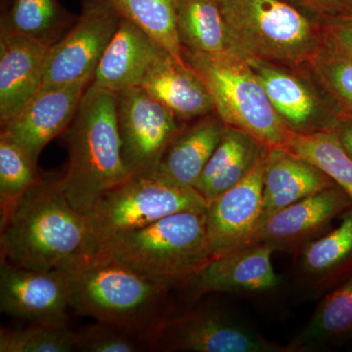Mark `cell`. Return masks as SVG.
<instances>
[{
	"instance_id": "1",
	"label": "cell",
	"mask_w": 352,
	"mask_h": 352,
	"mask_svg": "<svg viewBox=\"0 0 352 352\" xmlns=\"http://www.w3.org/2000/svg\"><path fill=\"white\" fill-rule=\"evenodd\" d=\"M1 258L30 270H62L87 256L85 214L73 207L61 177L43 179L0 220Z\"/></svg>"
},
{
	"instance_id": "2",
	"label": "cell",
	"mask_w": 352,
	"mask_h": 352,
	"mask_svg": "<svg viewBox=\"0 0 352 352\" xmlns=\"http://www.w3.org/2000/svg\"><path fill=\"white\" fill-rule=\"evenodd\" d=\"M62 270L76 314L140 333L147 340L170 317V285L94 256L78 259Z\"/></svg>"
},
{
	"instance_id": "3",
	"label": "cell",
	"mask_w": 352,
	"mask_h": 352,
	"mask_svg": "<svg viewBox=\"0 0 352 352\" xmlns=\"http://www.w3.org/2000/svg\"><path fill=\"white\" fill-rule=\"evenodd\" d=\"M66 131L69 163L62 186L73 207L87 214L106 191L129 177L122 157L117 94L89 85Z\"/></svg>"
},
{
	"instance_id": "4",
	"label": "cell",
	"mask_w": 352,
	"mask_h": 352,
	"mask_svg": "<svg viewBox=\"0 0 352 352\" xmlns=\"http://www.w3.org/2000/svg\"><path fill=\"white\" fill-rule=\"evenodd\" d=\"M157 281L187 284L212 258L207 210H186L120 234L90 254Z\"/></svg>"
},
{
	"instance_id": "5",
	"label": "cell",
	"mask_w": 352,
	"mask_h": 352,
	"mask_svg": "<svg viewBox=\"0 0 352 352\" xmlns=\"http://www.w3.org/2000/svg\"><path fill=\"white\" fill-rule=\"evenodd\" d=\"M229 50L247 60L307 63L324 44L323 23L287 0H217Z\"/></svg>"
},
{
	"instance_id": "6",
	"label": "cell",
	"mask_w": 352,
	"mask_h": 352,
	"mask_svg": "<svg viewBox=\"0 0 352 352\" xmlns=\"http://www.w3.org/2000/svg\"><path fill=\"white\" fill-rule=\"evenodd\" d=\"M183 59L200 76L226 126L240 129L266 147H286L292 132L277 115L249 60L231 50L194 52Z\"/></svg>"
},
{
	"instance_id": "7",
	"label": "cell",
	"mask_w": 352,
	"mask_h": 352,
	"mask_svg": "<svg viewBox=\"0 0 352 352\" xmlns=\"http://www.w3.org/2000/svg\"><path fill=\"white\" fill-rule=\"evenodd\" d=\"M207 208V200L194 187L177 184L157 173L129 176L106 191L85 214L87 256L120 234L168 215Z\"/></svg>"
},
{
	"instance_id": "8",
	"label": "cell",
	"mask_w": 352,
	"mask_h": 352,
	"mask_svg": "<svg viewBox=\"0 0 352 352\" xmlns=\"http://www.w3.org/2000/svg\"><path fill=\"white\" fill-rule=\"evenodd\" d=\"M249 62L273 108L292 133L333 131L344 118L309 62L296 65Z\"/></svg>"
},
{
	"instance_id": "9",
	"label": "cell",
	"mask_w": 352,
	"mask_h": 352,
	"mask_svg": "<svg viewBox=\"0 0 352 352\" xmlns=\"http://www.w3.org/2000/svg\"><path fill=\"white\" fill-rule=\"evenodd\" d=\"M157 351L296 352L247 327L222 310L210 307L168 317L148 338Z\"/></svg>"
},
{
	"instance_id": "10",
	"label": "cell",
	"mask_w": 352,
	"mask_h": 352,
	"mask_svg": "<svg viewBox=\"0 0 352 352\" xmlns=\"http://www.w3.org/2000/svg\"><path fill=\"white\" fill-rule=\"evenodd\" d=\"M122 157L129 176L156 173L166 148L182 131V120L142 87L118 92Z\"/></svg>"
},
{
	"instance_id": "11",
	"label": "cell",
	"mask_w": 352,
	"mask_h": 352,
	"mask_svg": "<svg viewBox=\"0 0 352 352\" xmlns=\"http://www.w3.org/2000/svg\"><path fill=\"white\" fill-rule=\"evenodd\" d=\"M120 19L104 0H85L75 24L48 50L43 87L92 80Z\"/></svg>"
},
{
	"instance_id": "12",
	"label": "cell",
	"mask_w": 352,
	"mask_h": 352,
	"mask_svg": "<svg viewBox=\"0 0 352 352\" xmlns=\"http://www.w3.org/2000/svg\"><path fill=\"white\" fill-rule=\"evenodd\" d=\"M71 296L64 270L21 267L1 258L0 309L32 324H68Z\"/></svg>"
},
{
	"instance_id": "13",
	"label": "cell",
	"mask_w": 352,
	"mask_h": 352,
	"mask_svg": "<svg viewBox=\"0 0 352 352\" xmlns=\"http://www.w3.org/2000/svg\"><path fill=\"white\" fill-rule=\"evenodd\" d=\"M351 207V196L339 185H333L264 219L245 245L264 244L274 252L298 254L327 233L333 220Z\"/></svg>"
},
{
	"instance_id": "14",
	"label": "cell",
	"mask_w": 352,
	"mask_h": 352,
	"mask_svg": "<svg viewBox=\"0 0 352 352\" xmlns=\"http://www.w3.org/2000/svg\"><path fill=\"white\" fill-rule=\"evenodd\" d=\"M268 149L241 182L208 201V238L212 258L244 245L261 223Z\"/></svg>"
},
{
	"instance_id": "15",
	"label": "cell",
	"mask_w": 352,
	"mask_h": 352,
	"mask_svg": "<svg viewBox=\"0 0 352 352\" xmlns=\"http://www.w3.org/2000/svg\"><path fill=\"white\" fill-rule=\"evenodd\" d=\"M90 83L41 88L19 113L1 124V131L15 139L38 163L44 147L68 129Z\"/></svg>"
},
{
	"instance_id": "16",
	"label": "cell",
	"mask_w": 352,
	"mask_h": 352,
	"mask_svg": "<svg viewBox=\"0 0 352 352\" xmlns=\"http://www.w3.org/2000/svg\"><path fill=\"white\" fill-rule=\"evenodd\" d=\"M274 250L264 244H248L210 259L188 282L196 298L210 293L261 294L281 284L273 267Z\"/></svg>"
},
{
	"instance_id": "17",
	"label": "cell",
	"mask_w": 352,
	"mask_h": 352,
	"mask_svg": "<svg viewBox=\"0 0 352 352\" xmlns=\"http://www.w3.org/2000/svg\"><path fill=\"white\" fill-rule=\"evenodd\" d=\"M50 44L21 34L0 36V120L13 118L43 88Z\"/></svg>"
},
{
	"instance_id": "18",
	"label": "cell",
	"mask_w": 352,
	"mask_h": 352,
	"mask_svg": "<svg viewBox=\"0 0 352 352\" xmlns=\"http://www.w3.org/2000/svg\"><path fill=\"white\" fill-rule=\"evenodd\" d=\"M164 50L147 32L122 18L90 85L116 94L127 88L141 87Z\"/></svg>"
},
{
	"instance_id": "19",
	"label": "cell",
	"mask_w": 352,
	"mask_h": 352,
	"mask_svg": "<svg viewBox=\"0 0 352 352\" xmlns=\"http://www.w3.org/2000/svg\"><path fill=\"white\" fill-rule=\"evenodd\" d=\"M141 87L182 122L215 113L210 90L193 69L164 50Z\"/></svg>"
},
{
	"instance_id": "20",
	"label": "cell",
	"mask_w": 352,
	"mask_h": 352,
	"mask_svg": "<svg viewBox=\"0 0 352 352\" xmlns=\"http://www.w3.org/2000/svg\"><path fill=\"white\" fill-rule=\"evenodd\" d=\"M335 182L320 168L285 147L268 149L263 175L264 219Z\"/></svg>"
},
{
	"instance_id": "21",
	"label": "cell",
	"mask_w": 352,
	"mask_h": 352,
	"mask_svg": "<svg viewBox=\"0 0 352 352\" xmlns=\"http://www.w3.org/2000/svg\"><path fill=\"white\" fill-rule=\"evenodd\" d=\"M226 127L215 113L185 126L166 148L156 173L177 184L195 188Z\"/></svg>"
},
{
	"instance_id": "22",
	"label": "cell",
	"mask_w": 352,
	"mask_h": 352,
	"mask_svg": "<svg viewBox=\"0 0 352 352\" xmlns=\"http://www.w3.org/2000/svg\"><path fill=\"white\" fill-rule=\"evenodd\" d=\"M268 148L245 132L226 126L195 189L208 203L214 200L241 182Z\"/></svg>"
},
{
	"instance_id": "23",
	"label": "cell",
	"mask_w": 352,
	"mask_h": 352,
	"mask_svg": "<svg viewBox=\"0 0 352 352\" xmlns=\"http://www.w3.org/2000/svg\"><path fill=\"white\" fill-rule=\"evenodd\" d=\"M302 274L317 287L330 286L352 272V207L337 228L305 245L300 252Z\"/></svg>"
},
{
	"instance_id": "24",
	"label": "cell",
	"mask_w": 352,
	"mask_h": 352,
	"mask_svg": "<svg viewBox=\"0 0 352 352\" xmlns=\"http://www.w3.org/2000/svg\"><path fill=\"white\" fill-rule=\"evenodd\" d=\"M352 336V272L322 300L292 342L296 352L318 349Z\"/></svg>"
},
{
	"instance_id": "25",
	"label": "cell",
	"mask_w": 352,
	"mask_h": 352,
	"mask_svg": "<svg viewBox=\"0 0 352 352\" xmlns=\"http://www.w3.org/2000/svg\"><path fill=\"white\" fill-rule=\"evenodd\" d=\"M176 28L183 50L208 54L230 50L217 0H176Z\"/></svg>"
},
{
	"instance_id": "26",
	"label": "cell",
	"mask_w": 352,
	"mask_h": 352,
	"mask_svg": "<svg viewBox=\"0 0 352 352\" xmlns=\"http://www.w3.org/2000/svg\"><path fill=\"white\" fill-rule=\"evenodd\" d=\"M119 14L147 32L179 61L183 48L176 28V0H104Z\"/></svg>"
},
{
	"instance_id": "27",
	"label": "cell",
	"mask_w": 352,
	"mask_h": 352,
	"mask_svg": "<svg viewBox=\"0 0 352 352\" xmlns=\"http://www.w3.org/2000/svg\"><path fill=\"white\" fill-rule=\"evenodd\" d=\"M285 148L320 168L352 199V157L333 131L292 133Z\"/></svg>"
},
{
	"instance_id": "28",
	"label": "cell",
	"mask_w": 352,
	"mask_h": 352,
	"mask_svg": "<svg viewBox=\"0 0 352 352\" xmlns=\"http://www.w3.org/2000/svg\"><path fill=\"white\" fill-rule=\"evenodd\" d=\"M68 17L57 0H13L1 21V32L21 34L52 45Z\"/></svg>"
},
{
	"instance_id": "29",
	"label": "cell",
	"mask_w": 352,
	"mask_h": 352,
	"mask_svg": "<svg viewBox=\"0 0 352 352\" xmlns=\"http://www.w3.org/2000/svg\"><path fill=\"white\" fill-rule=\"evenodd\" d=\"M36 162L10 135L0 134V220L6 219L18 201L41 182Z\"/></svg>"
},
{
	"instance_id": "30",
	"label": "cell",
	"mask_w": 352,
	"mask_h": 352,
	"mask_svg": "<svg viewBox=\"0 0 352 352\" xmlns=\"http://www.w3.org/2000/svg\"><path fill=\"white\" fill-rule=\"evenodd\" d=\"M1 352L76 351V333L68 324H32L0 333Z\"/></svg>"
},
{
	"instance_id": "31",
	"label": "cell",
	"mask_w": 352,
	"mask_h": 352,
	"mask_svg": "<svg viewBox=\"0 0 352 352\" xmlns=\"http://www.w3.org/2000/svg\"><path fill=\"white\" fill-rule=\"evenodd\" d=\"M309 64L322 85L337 102L344 118H352V58L324 43Z\"/></svg>"
},
{
	"instance_id": "32",
	"label": "cell",
	"mask_w": 352,
	"mask_h": 352,
	"mask_svg": "<svg viewBox=\"0 0 352 352\" xmlns=\"http://www.w3.org/2000/svg\"><path fill=\"white\" fill-rule=\"evenodd\" d=\"M76 333V351L138 352L150 349L144 336L96 321Z\"/></svg>"
},
{
	"instance_id": "33",
	"label": "cell",
	"mask_w": 352,
	"mask_h": 352,
	"mask_svg": "<svg viewBox=\"0 0 352 352\" xmlns=\"http://www.w3.org/2000/svg\"><path fill=\"white\" fill-rule=\"evenodd\" d=\"M321 23L352 15V0H287Z\"/></svg>"
},
{
	"instance_id": "34",
	"label": "cell",
	"mask_w": 352,
	"mask_h": 352,
	"mask_svg": "<svg viewBox=\"0 0 352 352\" xmlns=\"http://www.w3.org/2000/svg\"><path fill=\"white\" fill-rule=\"evenodd\" d=\"M324 43L352 58V15L323 23Z\"/></svg>"
},
{
	"instance_id": "35",
	"label": "cell",
	"mask_w": 352,
	"mask_h": 352,
	"mask_svg": "<svg viewBox=\"0 0 352 352\" xmlns=\"http://www.w3.org/2000/svg\"><path fill=\"white\" fill-rule=\"evenodd\" d=\"M340 144L344 148L347 154L352 157V118L344 117L340 120L339 124L333 129Z\"/></svg>"
}]
</instances>
